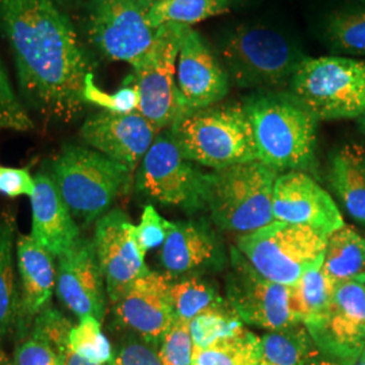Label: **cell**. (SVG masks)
Returning a JSON list of instances; mask_svg holds the SVG:
<instances>
[{"label": "cell", "instance_id": "obj_5", "mask_svg": "<svg viewBox=\"0 0 365 365\" xmlns=\"http://www.w3.org/2000/svg\"><path fill=\"white\" fill-rule=\"evenodd\" d=\"M131 172L105 155L66 145L53 163V180L73 217L84 223L99 220L117 196L130 187Z\"/></svg>", "mask_w": 365, "mask_h": 365}, {"label": "cell", "instance_id": "obj_49", "mask_svg": "<svg viewBox=\"0 0 365 365\" xmlns=\"http://www.w3.org/2000/svg\"><path fill=\"white\" fill-rule=\"evenodd\" d=\"M361 365H365V361H364V363H363V364H361Z\"/></svg>", "mask_w": 365, "mask_h": 365}, {"label": "cell", "instance_id": "obj_3", "mask_svg": "<svg viewBox=\"0 0 365 365\" xmlns=\"http://www.w3.org/2000/svg\"><path fill=\"white\" fill-rule=\"evenodd\" d=\"M277 170L259 160L203 173L200 200L226 230L250 233L274 218V188Z\"/></svg>", "mask_w": 365, "mask_h": 365}, {"label": "cell", "instance_id": "obj_21", "mask_svg": "<svg viewBox=\"0 0 365 365\" xmlns=\"http://www.w3.org/2000/svg\"><path fill=\"white\" fill-rule=\"evenodd\" d=\"M15 253L21 277L18 322L29 324L49 306L56 287L57 269L54 256L31 235H18Z\"/></svg>", "mask_w": 365, "mask_h": 365}, {"label": "cell", "instance_id": "obj_23", "mask_svg": "<svg viewBox=\"0 0 365 365\" xmlns=\"http://www.w3.org/2000/svg\"><path fill=\"white\" fill-rule=\"evenodd\" d=\"M330 182L345 209L365 223V149L349 144L339 149L330 163Z\"/></svg>", "mask_w": 365, "mask_h": 365}, {"label": "cell", "instance_id": "obj_47", "mask_svg": "<svg viewBox=\"0 0 365 365\" xmlns=\"http://www.w3.org/2000/svg\"><path fill=\"white\" fill-rule=\"evenodd\" d=\"M71 1H80V0H71Z\"/></svg>", "mask_w": 365, "mask_h": 365}, {"label": "cell", "instance_id": "obj_24", "mask_svg": "<svg viewBox=\"0 0 365 365\" xmlns=\"http://www.w3.org/2000/svg\"><path fill=\"white\" fill-rule=\"evenodd\" d=\"M321 269L334 286L349 280H365L364 238L346 225L330 233Z\"/></svg>", "mask_w": 365, "mask_h": 365}, {"label": "cell", "instance_id": "obj_32", "mask_svg": "<svg viewBox=\"0 0 365 365\" xmlns=\"http://www.w3.org/2000/svg\"><path fill=\"white\" fill-rule=\"evenodd\" d=\"M242 325L230 304L205 312L190 322L194 348H206L217 339L233 336L244 329Z\"/></svg>", "mask_w": 365, "mask_h": 365}, {"label": "cell", "instance_id": "obj_4", "mask_svg": "<svg viewBox=\"0 0 365 365\" xmlns=\"http://www.w3.org/2000/svg\"><path fill=\"white\" fill-rule=\"evenodd\" d=\"M170 131L182 156L203 167L221 170L259 160L244 106L217 103L182 114Z\"/></svg>", "mask_w": 365, "mask_h": 365}, {"label": "cell", "instance_id": "obj_33", "mask_svg": "<svg viewBox=\"0 0 365 365\" xmlns=\"http://www.w3.org/2000/svg\"><path fill=\"white\" fill-rule=\"evenodd\" d=\"M69 346L81 359L93 364L110 365L114 357L111 345L102 331L101 321L93 317H84L72 327Z\"/></svg>", "mask_w": 365, "mask_h": 365}, {"label": "cell", "instance_id": "obj_35", "mask_svg": "<svg viewBox=\"0 0 365 365\" xmlns=\"http://www.w3.org/2000/svg\"><path fill=\"white\" fill-rule=\"evenodd\" d=\"M192 352L194 342L190 322L175 318L157 349L161 365H191Z\"/></svg>", "mask_w": 365, "mask_h": 365}, {"label": "cell", "instance_id": "obj_34", "mask_svg": "<svg viewBox=\"0 0 365 365\" xmlns=\"http://www.w3.org/2000/svg\"><path fill=\"white\" fill-rule=\"evenodd\" d=\"M84 103L98 106L103 111H110L115 114H131L138 113V91L131 78L123 84L122 88L115 92H106L95 84L93 73L86 78L83 90Z\"/></svg>", "mask_w": 365, "mask_h": 365}, {"label": "cell", "instance_id": "obj_6", "mask_svg": "<svg viewBox=\"0 0 365 365\" xmlns=\"http://www.w3.org/2000/svg\"><path fill=\"white\" fill-rule=\"evenodd\" d=\"M288 86L291 95L317 119L365 113L364 61L344 56L304 57Z\"/></svg>", "mask_w": 365, "mask_h": 365}, {"label": "cell", "instance_id": "obj_38", "mask_svg": "<svg viewBox=\"0 0 365 365\" xmlns=\"http://www.w3.org/2000/svg\"><path fill=\"white\" fill-rule=\"evenodd\" d=\"M13 365H64L52 346L33 334L24 339L14 352Z\"/></svg>", "mask_w": 365, "mask_h": 365}, {"label": "cell", "instance_id": "obj_2", "mask_svg": "<svg viewBox=\"0 0 365 365\" xmlns=\"http://www.w3.org/2000/svg\"><path fill=\"white\" fill-rule=\"evenodd\" d=\"M257 157L274 170L307 168L314 158L317 118L292 95L262 92L244 105Z\"/></svg>", "mask_w": 365, "mask_h": 365}, {"label": "cell", "instance_id": "obj_27", "mask_svg": "<svg viewBox=\"0 0 365 365\" xmlns=\"http://www.w3.org/2000/svg\"><path fill=\"white\" fill-rule=\"evenodd\" d=\"M19 321V297L14 269V226L0 223V339H4Z\"/></svg>", "mask_w": 365, "mask_h": 365}, {"label": "cell", "instance_id": "obj_15", "mask_svg": "<svg viewBox=\"0 0 365 365\" xmlns=\"http://www.w3.org/2000/svg\"><path fill=\"white\" fill-rule=\"evenodd\" d=\"M128 215L113 210L96 222L93 244L105 277L108 298L115 303L131 284L149 272Z\"/></svg>", "mask_w": 365, "mask_h": 365}, {"label": "cell", "instance_id": "obj_8", "mask_svg": "<svg viewBox=\"0 0 365 365\" xmlns=\"http://www.w3.org/2000/svg\"><path fill=\"white\" fill-rule=\"evenodd\" d=\"M327 238L307 226L274 221L241 235L238 252L268 280L294 286L302 274L322 265Z\"/></svg>", "mask_w": 365, "mask_h": 365}, {"label": "cell", "instance_id": "obj_25", "mask_svg": "<svg viewBox=\"0 0 365 365\" xmlns=\"http://www.w3.org/2000/svg\"><path fill=\"white\" fill-rule=\"evenodd\" d=\"M313 356L307 329L297 324L269 331L261 339L259 365H307Z\"/></svg>", "mask_w": 365, "mask_h": 365}, {"label": "cell", "instance_id": "obj_22", "mask_svg": "<svg viewBox=\"0 0 365 365\" xmlns=\"http://www.w3.org/2000/svg\"><path fill=\"white\" fill-rule=\"evenodd\" d=\"M214 250V242L203 229L194 223L172 222L160 257L170 276L182 274L209 262Z\"/></svg>", "mask_w": 365, "mask_h": 365}, {"label": "cell", "instance_id": "obj_36", "mask_svg": "<svg viewBox=\"0 0 365 365\" xmlns=\"http://www.w3.org/2000/svg\"><path fill=\"white\" fill-rule=\"evenodd\" d=\"M0 129L27 131L34 129V123L26 108L14 91L9 73L0 58Z\"/></svg>", "mask_w": 365, "mask_h": 365}, {"label": "cell", "instance_id": "obj_16", "mask_svg": "<svg viewBox=\"0 0 365 365\" xmlns=\"http://www.w3.org/2000/svg\"><path fill=\"white\" fill-rule=\"evenodd\" d=\"M170 286L168 274L141 276L113 303L118 322L157 348L175 321Z\"/></svg>", "mask_w": 365, "mask_h": 365}, {"label": "cell", "instance_id": "obj_14", "mask_svg": "<svg viewBox=\"0 0 365 365\" xmlns=\"http://www.w3.org/2000/svg\"><path fill=\"white\" fill-rule=\"evenodd\" d=\"M176 87L182 114L217 105L229 92V75L225 66L191 26L182 27Z\"/></svg>", "mask_w": 365, "mask_h": 365}, {"label": "cell", "instance_id": "obj_18", "mask_svg": "<svg viewBox=\"0 0 365 365\" xmlns=\"http://www.w3.org/2000/svg\"><path fill=\"white\" fill-rule=\"evenodd\" d=\"M160 130L140 113L115 114L101 111L86 119L81 140L96 152L134 172Z\"/></svg>", "mask_w": 365, "mask_h": 365}, {"label": "cell", "instance_id": "obj_30", "mask_svg": "<svg viewBox=\"0 0 365 365\" xmlns=\"http://www.w3.org/2000/svg\"><path fill=\"white\" fill-rule=\"evenodd\" d=\"M170 297L175 318L188 322L205 312L226 304L207 282L197 277H190L179 283H172Z\"/></svg>", "mask_w": 365, "mask_h": 365}, {"label": "cell", "instance_id": "obj_29", "mask_svg": "<svg viewBox=\"0 0 365 365\" xmlns=\"http://www.w3.org/2000/svg\"><path fill=\"white\" fill-rule=\"evenodd\" d=\"M334 288L336 286L324 274L321 267L302 274L292 286V303L303 325L312 322L327 310Z\"/></svg>", "mask_w": 365, "mask_h": 365}, {"label": "cell", "instance_id": "obj_42", "mask_svg": "<svg viewBox=\"0 0 365 365\" xmlns=\"http://www.w3.org/2000/svg\"><path fill=\"white\" fill-rule=\"evenodd\" d=\"M143 1H144L146 6H149V7L152 9V7L156 4L157 1H160V0H143Z\"/></svg>", "mask_w": 365, "mask_h": 365}, {"label": "cell", "instance_id": "obj_28", "mask_svg": "<svg viewBox=\"0 0 365 365\" xmlns=\"http://www.w3.org/2000/svg\"><path fill=\"white\" fill-rule=\"evenodd\" d=\"M229 11V0H160L149 10L155 29L167 24L192 26Z\"/></svg>", "mask_w": 365, "mask_h": 365}, {"label": "cell", "instance_id": "obj_10", "mask_svg": "<svg viewBox=\"0 0 365 365\" xmlns=\"http://www.w3.org/2000/svg\"><path fill=\"white\" fill-rule=\"evenodd\" d=\"M143 0H93L87 18L92 45L114 61L138 66L156 38Z\"/></svg>", "mask_w": 365, "mask_h": 365}, {"label": "cell", "instance_id": "obj_37", "mask_svg": "<svg viewBox=\"0 0 365 365\" xmlns=\"http://www.w3.org/2000/svg\"><path fill=\"white\" fill-rule=\"evenodd\" d=\"M170 225L172 222L164 220L153 206H145L141 222L134 227L137 244L144 255L148 250L163 247L170 232Z\"/></svg>", "mask_w": 365, "mask_h": 365}, {"label": "cell", "instance_id": "obj_17", "mask_svg": "<svg viewBox=\"0 0 365 365\" xmlns=\"http://www.w3.org/2000/svg\"><path fill=\"white\" fill-rule=\"evenodd\" d=\"M57 259L58 299L78 319L93 317L102 321L106 313V283L93 241L81 237Z\"/></svg>", "mask_w": 365, "mask_h": 365}, {"label": "cell", "instance_id": "obj_20", "mask_svg": "<svg viewBox=\"0 0 365 365\" xmlns=\"http://www.w3.org/2000/svg\"><path fill=\"white\" fill-rule=\"evenodd\" d=\"M34 180L36 190L30 197L33 210L31 237L54 257H60L81 238L80 229L52 176L41 172Z\"/></svg>", "mask_w": 365, "mask_h": 365}, {"label": "cell", "instance_id": "obj_40", "mask_svg": "<svg viewBox=\"0 0 365 365\" xmlns=\"http://www.w3.org/2000/svg\"><path fill=\"white\" fill-rule=\"evenodd\" d=\"M36 180L27 168H10L0 165V194L9 197L26 195L31 197Z\"/></svg>", "mask_w": 365, "mask_h": 365}, {"label": "cell", "instance_id": "obj_44", "mask_svg": "<svg viewBox=\"0 0 365 365\" xmlns=\"http://www.w3.org/2000/svg\"><path fill=\"white\" fill-rule=\"evenodd\" d=\"M361 123H363V128H364L365 131V113L361 115Z\"/></svg>", "mask_w": 365, "mask_h": 365}, {"label": "cell", "instance_id": "obj_26", "mask_svg": "<svg viewBox=\"0 0 365 365\" xmlns=\"http://www.w3.org/2000/svg\"><path fill=\"white\" fill-rule=\"evenodd\" d=\"M260 354V337L244 327L206 348H194L191 365H259Z\"/></svg>", "mask_w": 365, "mask_h": 365}, {"label": "cell", "instance_id": "obj_11", "mask_svg": "<svg viewBox=\"0 0 365 365\" xmlns=\"http://www.w3.org/2000/svg\"><path fill=\"white\" fill-rule=\"evenodd\" d=\"M304 327L327 359L357 364L365 351V280L337 284L327 310Z\"/></svg>", "mask_w": 365, "mask_h": 365}, {"label": "cell", "instance_id": "obj_19", "mask_svg": "<svg viewBox=\"0 0 365 365\" xmlns=\"http://www.w3.org/2000/svg\"><path fill=\"white\" fill-rule=\"evenodd\" d=\"M274 221L307 226L329 235L345 223L327 191L302 170L277 176L274 188Z\"/></svg>", "mask_w": 365, "mask_h": 365}, {"label": "cell", "instance_id": "obj_31", "mask_svg": "<svg viewBox=\"0 0 365 365\" xmlns=\"http://www.w3.org/2000/svg\"><path fill=\"white\" fill-rule=\"evenodd\" d=\"M325 36L334 51L365 57L364 10H344L329 15Z\"/></svg>", "mask_w": 365, "mask_h": 365}, {"label": "cell", "instance_id": "obj_7", "mask_svg": "<svg viewBox=\"0 0 365 365\" xmlns=\"http://www.w3.org/2000/svg\"><path fill=\"white\" fill-rule=\"evenodd\" d=\"M229 78L244 88H279L289 84L306 57L286 33L267 25L237 29L223 48Z\"/></svg>", "mask_w": 365, "mask_h": 365}, {"label": "cell", "instance_id": "obj_45", "mask_svg": "<svg viewBox=\"0 0 365 365\" xmlns=\"http://www.w3.org/2000/svg\"><path fill=\"white\" fill-rule=\"evenodd\" d=\"M361 361H363V363H364V361H365V351H364V354H363V357H361Z\"/></svg>", "mask_w": 365, "mask_h": 365}, {"label": "cell", "instance_id": "obj_48", "mask_svg": "<svg viewBox=\"0 0 365 365\" xmlns=\"http://www.w3.org/2000/svg\"><path fill=\"white\" fill-rule=\"evenodd\" d=\"M361 1H363V3H364V4H365V0H361Z\"/></svg>", "mask_w": 365, "mask_h": 365}, {"label": "cell", "instance_id": "obj_9", "mask_svg": "<svg viewBox=\"0 0 365 365\" xmlns=\"http://www.w3.org/2000/svg\"><path fill=\"white\" fill-rule=\"evenodd\" d=\"M182 27L178 24L158 27L152 48L130 76L138 91V113L160 131L170 129L182 115L176 87Z\"/></svg>", "mask_w": 365, "mask_h": 365}, {"label": "cell", "instance_id": "obj_1", "mask_svg": "<svg viewBox=\"0 0 365 365\" xmlns=\"http://www.w3.org/2000/svg\"><path fill=\"white\" fill-rule=\"evenodd\" d=\"M0 33L27 103L56 120L78 117L91 61L66 14L52 0H0Z\"/></svg>", "mask_w": 365, "mask_h": 365}, {"label": "cell", "instance_id": "obj_46", "mask_svg": "<svg viewBox=\"0 0 365 365\" xmlns=\"http://www.w3.org/2000/svg\"><path fill=\"white\" fill-rule=\"evenodd\" d=\"M3 356H4V354H3V353L0 352V359H1V357H3Z\"/></svg>", "mask_w": 365, "mask_h": 365}, {"label": "cell", "instance_id": "obj_13", "mask_svg": "<svg viewBox=\"0 0 365 365\" xmlns=\"http://www.w3.org/2000/svg\"><path fill=\"white\" fill-rule=\"evenodd\" d=\"M203 173L182 156L170 131L158 134L146 152L137 176L140 191L165 205L191 206L200 200Z\"/></svg>", "mask_w": 365, "mask_h": 365}, {"label": "cell", "instance_id": "obj_12", "mask_svg": "<svg viewBox=\"0 0 365 365\" xmlns=\"http://www.w3.org/2000/svg\"><path fill=\"white\" fill-rule=\"evenodd\" d=\"M233 271L227 282L229 304L244 324L269 331L300 322L292 303V286L268 280L233 249Z\"/></svg>", "mask_w": 365, "mask_h": 365}, {"label": "cell", "instance_id": "obj_43", "mask_svg": "<svg viewBox=\"0 0 365 365\" xmlns=\"http://www.w3.org/2000/svg\"><path fill=\"white\" fill-rule=\"evenodd\" d=\"M0 365H13V363H10V361L6 359V356H3V357L0 359Z\"/></svg>", "mask_w": 365, "mask_h": 365}, {"label": "cell", "instance_id": "obj_41", "mask_svg": "<svg viewBox=\"0 0 365 365\" xmlns=\"http://www.w3.org/2000/svg\"><path fill=\"white\" fill-rule=\"evenodd\" d=\"M307 365H341L336 361H331V360H327V359H317L315 354L312 357V360L309 361Z\"/></svg>", "mask_w": 365, "mask_h": 365}, {"label": "cell", "instance_id": "obj_39", "mask_svg": "<svg viewBox=\"0 0 365 365\" xmlns=\"http://www.w3.org/2000/svg\"><path fill=\"white\" fill-rule=\"evenodd\" d=\"M110 365H161L157 348L143 339H128L114 354Z\"/></svg>", "mask_w": 365, "mask_h": 365}]
</instances>
